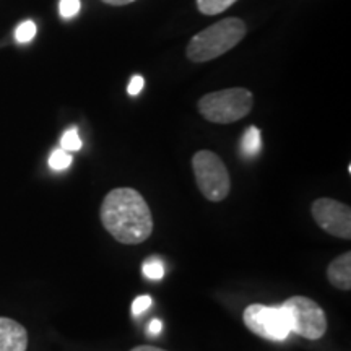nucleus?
I'll use <instances>...</instances> for the list:
<instances>
[{
  "label": "nucleus",
  "instance_id": "nucleus-14",
  "mask_svg": "<svg viewBox=\"0 0 351 351\" xmlns=\"http://www.w3.org/2000/svg\"><path fill=\"white\" fill-rule=\"evenodd\" d=\"M36 36V25L33 23L32 20H26L23 23L19 25V28H16L15 32V38L19 43H29L32 39Z\"/></svg>",
  "mask_w": 351,
  "mask_h": 351
},
{
  "label": "nucleus",
  "instance_id": "nucleus-13",
  "mask_svg": "<svg viewBox=\"0 0 351 351\" xmlns=\"http://www.w3.org/2000/svg\"><path fill=\"white\" fill-rule=\"evenodd\" d=\"M60 147L64 148L65 152H78L82 148V138L78 135V132L75 127L65 132L62 135V140H60Z\"/></svg>",
  "mask_w": 351,
  "mask_h": 351
},
{
  "label": "nucleus",
  "instance_id": "nucleus-4",
  "mask_svg": "<svg viewBox=\"0 0 351 351\" xmlns=\"http://www.w3.org/2000/svg\"><path fill=\"white\" fill-rule=\"evenodd\" d=\"M195 182L200 194L210 202L225 200L231 191V178L226 165L217 153L200 150L192 156Z\"/></svg>",
  "mask_w": 351,
  "mask_h": 351
},
{
  "label": "nucleus",
  "instance_id": "nucleus-2",
  "mask_svg": "<svg viewBox=\"0 0 351 351\" xmlns=\"http://www.w3.org/2000/svg\"><path fill=\"white\" fill-rule=\"evenodd\" d=\"M247 26L241 19H225L202 29L187 44V57L191 62L204 64L226 54L243 41Z\"/></svg>",
  "mask_w": 351,
  "mask_h": 351
},
{
  "label": "nucleus",
  "instance_id": "nucleus-19",
  "mask_svg": "<svg viewBox=\"0 0 351 351\" xmlns=\"http://www.w3.org/2000/svg\"><path fill=\"white\" fill-rule=\"evenodd\" d=\"M163 330V322H161L160 319H153L150 324H148V328H147V333L148 337H158Z\"/></svg>",
  "mask_w": 351,
  "mask_h": 351
},
{
  "label": "nucleus",
  "instance_id": "nucleus-21",
  "mask_svg": "<svg viewBox=\"0 0 351 351\" xmlns=\"http://www.w3.org/2000/svg\"><path fill=\"white\" fill-rule=\"evenodd\" d=\"M130 351H166V350H161L158 348V346H152V345H140V346H135V348H132Z\"/></svg>",
  "mask_w": 351,
  "mask_h": 351
},
{
  "label": "nucleus",
  "instance_id": "nucleus-12",
  "mask_svg": "<svg viewBox=\"0 0 351 351\" xmlns=\"http://www.w3.org/2000/svg\"><path fill=\"white\" fill-rule=\"evenodd\" d=\"M72 161L73 158L70 155V152H65L64 148H59V150L52 152V155L49 158V166L51 169L54 171H64L72 165Z\"/></svg>",
  "mask_w": 351,
  "mask_h": 351
},
{
  "label": "nucleus",
  "instance_id": "nucleus-10",
  "mask_svg": "<svg viewBox=\"0 0 351 351\" xmlns=\"http://www.w3.org/2000/svg\"><path fill=\"white\" fill-rule=\"evenodd\" d=\"M262 147V137L261 130L257 127H247L243 135V140H241V153L245 158L256 156L258 152H261Z\"/></svg>",
  "mask_w": 351,
  "mask_h": 351
},
{
  "label": "nucleus",
  "instance_id": "nucleus-7",
  "mask_svg": "<svg viewBox=\"0 0 351 351\" xmlns=\"http://www.w3.org/2000/svg\"><path fill=\"white\" fill-rule=\"evenodd\" d=\"M314 221L330 236L351 239V208L343 202L328 197L314 200L311 207Z\"/></svg>",
  "mask_w": 351,
  "mask_h": 351
},
{
  "label": "nucleus",
  "instance_id": "nucleus-9",
  "mask_svg": "<svg viewBox=\"0 0 351 351\" xmlns=\"http://www.w3.org/2000/svg\"><path fill=\"white\" fill-rule=\"evenodd\" d=\"M327 280L332 287L350 291L351 289V252H345L328 263Z\"/></svg>",
  "mask_w": 351,
  "mask_h": 351
},
{
  "label": "nucleus",
  "instance_id": "nucleus-15",
  "mask_svg": "<svg viewBox=\"0 0 351 351\" xmlns=\"http://www.w3.org/2000/svg\"><path fill=\"white\" fill-rule=\"evenodd\" d=\"M143 275L150 280H161L165 276V267L160 261H147L143 263Z\"/></svg>",
  "mask_w": 351,
  "mask_h": 351
},
{
  "label": "nucleus",
  "instance_id": "nucleus-16",
  "mask_svg": "<svg viewBox=\"0 0 351 351\" xmlns=\"http://www.w3.org/2000/svg\"><path fill=\"white\" fill-rule=\"evenodd\" d=\"M80 0H60L59 10L64 19H72V16H75L80 12Z\"/></svg>",
  "mask_w": 351,
  "mask_h": 351
},
{
  "label": "nucleus",
  "instance_id": "nucleus-3",
  "mask_svg": "<svg viewBox=\"0 0 351 351\" xmlns=\"http://www.w3.org/2000/svg\"><path fill=\"white\" fill-rule=\"evenodd\" d=\"M197 108L208 122L232 124L252 111L254 95L247 88H228L202 96Z\"/></svg>",
  "mask_w": 351,
  "mask_h": 351
},
{
  "label": "nucleus",
  "instance_id": "nucleus-8",
  "mask_svg": "<svg viewBox=\"0 0 351 351\" xmlns=\"http://www.w3.org/2000/svg\"><path fill=\"white\" fill-rule=\"evenodd\" d=\"M28 350V332L20 322L10 317H0V351Z\"/></svg>",
  "mask_w": 351,
  "mask_h": 351
},
{
  "label": "nucleus",
  "instance_id": "nucleus-17",
  "mask_svg": "<svg viewBox=\"0 0 351 351\" xmlns=\"http://www.w3.org/2000/svg\"><path fill=\"white\" fill-rule=\"evenodd\" d=\"M150 306H152V298L150 296L143 295V296L135 298L134 302H132V314H134V315L143 314L145 311H147Z\"/></svg>",
  "mask_w": 351,
  "mask_h": 351
},
{
  "label": "nucleus",
  "instance_id": "nucleus-18",
  "mask_svg": "<svg viewBox=\"0 0 351 351\" xmlns=\"http://www.w3.org/2000/svg\"><path fill=\"white\" fill-rule=\"evenodd\" d=\"M143 86H145L143 77L135 75V77H132L129 86H127V91H129L130 96H137V95L140 93V91L143 90Z\"/></svg>",
  "mask_w": 351,
  "mask_h": 351
},
{
  "label": "nucleus",
  "instance_id": "nucleus-6",
  "mask_svg": "<svg viewBox=\"0 0 351 351\" xmlns=\"http://www.w3.org/2000/svg\"><path fill=\"white\" fill-rule=\"evenodd\" d=\"M243 320L245 327L261 339L270 341H285L291 333L288 326L287 315L280 306L254 304L244 309Z\"/></svg>",
  "mask_w": 351,
  "mask_h": 351
},
{
  "label": "nucleus",
  "instance_id": "nucleus-5",
  "mask_svg": "<svg viewBox=\"0 0 351 351\" xmlns=\"http://www.w3.org/2000/svg\"><path fill=\"white\" fill-rule=\"evenodd\" d=\"M287 315L289 330L306 340H319L326 335L327 315L317 302L306 296H293L280 304Z\"/></svg>",
  "mask_w": 351,
  "mask_h": 351
},
{
  "label": "nucleus",
  "instance_id": "nucleus-20",
  "mask_svg": "<svg viewBox=\"0 0 351 351\" xmlns=\"http://www.w3.org/2000/svg\"><path fill=\"white\" fill-rule=\"evenodd\" d=\"M101 2L108 3V5H112V7H122V5H129V3L135 2V0H101Z\"/></svg>",
  "mask_w": 351,
  "mask_h": 351
},
{
  "label": "nucleus",
  "instance_id": "nucleus-1",
  "mask_svg": "<svg viewBox=\"0 0 351 351\" xmlns=\"http://www.w3.org/2000/svg\"><path fill=\"white\" fill-rule=\"evenodd\" d=\"M99 218L104 230L117 243L142 244L153 232V217L147 200L132 187H117L108 192L101 204Z\"/></svg>",
  "mask_w": 351,
  "mask_h": 351
},
{
  "label": "nucleus",
  "instance_id": "nucleus-11",
  "mask_svg": "<svg viewBox=\"0 0 351 351\" xmlns=\"http://www.w3.org/2000/svg\"><path fill=\"white\" fill-rule=\"evenodd\" d=\"M236 2H238V0H197V8H199V12L204 13V15L212 16L228 10V8Z\"/></svg>",
  "mask_w": 351,
  "mask_h": 351
}]
</instances>
